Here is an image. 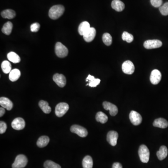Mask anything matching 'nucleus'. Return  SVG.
Segmentation results:
<instances>
[{"instance_id":"obj_32","label":"nucleus","mask_w":168,"mask_h":168,"mask_svg":"<svg viewBox=\"0 0 168 168\" xmlns=\"http://www.w3.org/2000/svg\"><path fill=\"white\" fill-rule=\"evenodd\" d=\"M44 168H61V166L52 161L48 160L44 163Z\"/></svg>"},{"instance_id":"obj_20","label":"nucleus","mask_w":168,"mask_h":168,"mask_svg":"<svg viewBox=\"0 0 168 168\" xmlns=\"http://www.w3.org/2000/svg\"><path fill=\"white\" fill-rule=\"evenodd\" d=\"M157 157L159 160L162 161L166 158L168 155V149L165 146H162L157 153Z\"/></svg>"},{"instance_id":"obj_34","label":"nucleus","mask_w":168,"mask_h":168,"mask_svg":"<svg viewBox=\"0 0 168 168\" xmlns=\"http://www.w3.org/2000/svg\"><path fill=\"white\" fill-rule=\"evenodd\" d=\"M101 80L99 79H94L91 81H89V86L92 87H96L100 83Z\"/></svg>"},{"instance_id":"obj_7","label":"nucleus","mask_w":168,"mask_h":168,"mask_svg":"<svg viewBox=\"0 0 168 168\" xmlns=\"http://www.w3.org/2000/svg\"><path fill=\"white\" fill-rule=\"evenodd\" d=\"M162 43L159 40H148L144 43V47L147 49L158 48L162 46Z\"/></svg>"},{"instance_id":"obj_3","label":"nucleus","mask_w":168,"mask_h":168,"mask_svg":"<svg viewBox=\"0 0 168 168\" xmlns=\"http://www.w3.org/2000/svg\"><path fill=\"white\" fill-rule=\"evenodd\" d=\"M28 163V159L24 155H19L16 157L15 162L13 164L12 168H24Z\"/></svg>"},{"instance_id":"obj_16","label":"nucleus","mask_w":168,"mask_h":168,"mask_svg":"<svg viewBox=\"0 0 168 168\" xmlns=\"http://www.w3.org/2000/svg\"><path fill=\"white\" fill-rule=\"evenodd\" d=\"M0 105L2 107L6 108L8 111L11 110L13 107L12 102L6 97H1Z\"/></svg>"},{"instance_id":"obj_39","label":"nucleus","mask_w":168,"mask_h":168,"mask_svg":"<svg viewBox=\"0 0 168 168\" xmlns=\"http://www.w3.org/2000/svg\"><path fill=\"white\" fill-rule=\"evenodd\" d=\"M5 113V110L4 107H1L0 108V117H2L4 114Z\"/></svg>"},{"instance_id":"obj_14","label":"nucleus","mask_w":168,"mask_h":168,"mask_svg":"<svg viewBox=\"0 0 168 168\" xmlns=\"http://www.w3.org/2000/svg\"><path fill=\"white\" fill-rule=\"evenodd\" d=\"M161 79L162 74L160 71L157 69L153 70L150 76V80L151 83L153 85H157L160 82Z\"/></svg>"},{"instance_id":"obj_11","label":"nucleus","mask_w":168,"mask_h":168,"mask_svg":"<svg viewBox=\"0 0 168 168\" xmlns=\"http://www.w3.org/2000/svg\"><path fill=\"white\" fill-rule=\"evenodd\" d=\"M103 106L106 110H109L110 114L111 116H115L117 114L118 109L117 107L114 104L109 102H104L103 103Z\"/></svg>"},{"instance_id":"obj_26","label":"nucleus","mask_w":168,"mask_h":168,"mask_svg":"<svg viewBox=\"0 0 168 168\" xmlns=\"http://www.w3.org/2000/svg\"><path fill=\"white\" fill-rule=\"evenodd\" d=\"M39 106L45 114H49L51 113V109L49 106L48 103L44 101H40L39 102Z\"/></svg>"},{"instance_id":"obj_19","label":"nucleus","mask_w":168,"mask_h":168,"mask_svg":"<svg viewBox=\"0 0 168 168\" xmlns=\"http://www.w3.org/2000/svg\"><path fill=\"white\" fill-rule=\"evenodd\" d=\"M90 28V25L88 21H83L82 23L79 24L78 28L79 33L81 36H84Z\"/></svg>"},{"instance_id":"obj_28","label":"nucleus","mask_w":168,"mask_h":168,"mask_svg":"<svg viewBox=\"0 0 168 168\" xmlns=\"http://www.w3.org/2000/svg\"><path fill=\"white\" fill-rule=\"evenodd\" d=\"M96 120L102 124L106 123L108 121V117L106 114L102 112H99L96 115Z\"/></svg>"},{"instance_id":"obj_2","label":"nucleus","mask_w":168,"mask_h":168,"mask_svg":"<svg viewBox=\"0 0 168 168\" xmlns=\"http://www.w3.org/2000/svg\"><path fill=\"white\" fill-rule=\"evenodd\" d=\"M138 154L140 160L143 163H147L149 159L150 153L148 147L145 145H142L139 147Z\"/></svg>"},{"instance_id":"obj_40","label":"nucleus","mask_w":168,"mask_h":168,"mask_svg":"<svg viewBox=\"0 0 168 168\" xmlns=\"http://www.w3.org/2000/svg\"><path fill=\"white\" fill-rule=\"evenodd\" d=\"M94 79H95L94 76H91V75H89L88 76V77L87 78V79H86V81L88 82V81H91L92 80H93Z\"/></svg>"},{"instance_id":"obj_31","label":"nucleus","mask_w":168,"mask_h":168,"mask_svg":"<svg viewBox=\"0 0 168 168\" xmlns=\"http://www.w3.org/2000/svg\"><path fill=\"white\" fill-rule=\"evenodd\" d=\"M122 39L123 41H125L127 42L130 43L133 41L134 36L132 34L128 33V32H123L122 35Z\"/></svg>"},{"instance_id":"obj_15","label":"nucleus","mask_w":168,"mask_h":168,"mask_svg":"<svg viewBox=\"0 0 168 168\" xmlns=\"http://www.w3.org/2000/svg\"><path fill=\"white\" fill-rule=\"evenodd\" d=\"M96 31L94 28L91 27L89 30L83 36L84 39L87 42H91L93 41L96 36Z\"/></svg>"},{"instance_id":"obj_35","label":"nucleus","mask_w":168,"mask_h":168,"mask_svg":"<svg viewBox=\"0 0 168 168\" xmlns=\"http://www.w3.org/2000/svg\"><path fill=\"white\" fill-rule=\"evenodd\" d=\"M40 27V25L39 23H35L32 24L31 26V31L33 32H36L39 31Z\"/></svg>"},{"instance_id":"obj_8","label":"nucleus","mask_w":168,"mask_h":168,"mask_svg":"<svg viewBox=\"0 0 168 168\" xmlns=\"http://www.w3.org/2000/svg\"><path fill=\"white\" fill-rule=\"evenodd\" d=\"M134 64L129 60L125 61L122 65V70L124 73L127 74L131 75L134 72Z\"/></svg>"},{"instance_id":"obj_4","label":"nucleus","mask_w":168,"mask_h":168,"mask_svg":"<svg viewBox=\"0 0 168 168\" xmlns=\"http://www.w3.org/2000/svg\"><path fill=\"white\" fill-rule=\"evenodd\" d=\"M55 51L56 56L59 58H64L68 54V50L66 47L65 46L60 42L56 43Z\"/></svg>"},{"instance_id":"obj_5","label":"nucleus","mask_w":168,"mask_h":168,"mask_svg":"<svg viewBox=\"0 0 168 168\" xmlns=\"http://www.w3.org/2000/svg\"><path fill=\"white\" fill-rule=\"evenodd\" d=\"M69 109V105H68L66 103H60L56 107V115L59 117H61L66 114Z\"/></svg>"},{"instance_id":"obj_6","label":"nucleus","mask_w":168,"mask_h":168,"mask_svg":"<svg viewBox=\"0 0 168 168\" xmlns=\"http://www.w3.org/2000/svg\"><path fill=\"white\" fill-rule=\"evenodd\" d=\"M70 130L72 133L76 134L81 137H85L88 134L87 130L83 127L78 125H74L71 127Z\"/></svg>"},{"instance_id":"obj_29","label":"nucleus","mask_w":168,"mask_h":168,"mask_svg":"<svg viewBox=\"0 0 168 168\" xmlns=\"http://www.w3.org/2000/svg\"><path fill=\"white\" fill-rule=\"evenodd\" d=\"M2 71L4 74H9L11 71V65L8 61H3L1 65Z\"/></svg>"},{"instance_id":"obj_37","label":"nucleus","mask_w":168,"mask_h":168,"mask_svg":"<svg viewBox=\"0 0 168 168\" xmlns=\"http://www.w3.org/2000/svg\"><path fill=\"white\" fill-rule=\"evenodd\" d=\"M7 124L5 122L2 121L0 122V133L1 134L4 133L7 129Z\"/></svg>"},{"instance_id":"obj_38","label":"nucleus","mask_w":168,"mask_h":168,"mask_svg":"<svg viewBox=\"0 0 168 168\" xmlns=\"http://www.w3.org/2000/svg\"><path fill=\"white\" fill-rule=\"evenodd\" d=\"M112 168H122V166L119 162H114L113 164Z\"/></svg>"},{"instance_id":"obj_18","label":"nucleus","mask_w":168,"mask_h":168,"mask_svg":"<svg viewBox=\"0 0 168 168\" xmlns=\"http://www.w3.org/2000/svg\"><path fill=\"white\" fill-rule=\"evenodd\" d=\"M111 6L113 9L116 11L121 12L123 11L125 8V4L120 0H114L111 4Z\"/></svg>"},{"instance_id":"obj_12","label":"nucleus","mask_w":168,"mask_h":168,"mask_svg":"<svg viewBox=\"0 0 168 168\" xmlns=\"http://www.w3.org/2000/svg\"><path fill=\"white\" fill-rule=\"evenodd\" d=\"M53 80L56 85L60 87H64L66 84V77L62 74H56L53 77Z\"/></svg>"},{"instance_id":"obj_1","label":"nucleus","mask_w":168,"mask_h":168,"mask_svg":"<svg viewBox=\"0 0 168 168\" xmlns=\"http://www.w3.org/2000/svg\"><path fill=\"white\" fill-rule=\"evenodd\" d=\"M64 11V7L62 5L52 6L49 12V16L51 19L56 20L62 16Z\"/></svg>"},{"instance_id":"obj_17","label":"nucleus","mask_w":168,"mask_h":168,"mask_svg":"<svg viewBox=\"0 0 168 168\" xmlns=\"http://www.w3.org/2000/svg\"><path fill=\"white\" fill-rule=\"evenodd\" d=\"M154 126L157 128L165 129L168 126V122L164 119L159 118L157 119L153 123Z\"/></svg>"},{"instance_id":"obj_25","label":"nucleus","mask_w":168,"mask_h":168,"mask_svg":"<svg viewBox=\"0 0 168 168\" xmlns=\"http://www.w3.org/2000/svg\"><path fill=\"white\" fill-rule=\"evenodd\" d=\"M8 59L13 63H18L21 61L20 56L14 52H10L7 55Z\"/></svg>"},{"instance_id":"obj_21","label":"nucleus","mask_w":168,"mask_h":168,"mask_svg":"<svg viewBox=\"0 0 168 168\" xmlns=\"http://www.w3.org/2000/svg\"><path fill=\"white\" fill-rule=\"evenodd\" d=\"M16 16V12L12 9H6L1 12V16L3 18H7L9 19H12L14 18Z\"/></svg>"},{"instance_id":"obj_10","label":"nucleus","mask_w":168,"mask_h":168,"mask_svg":"<svg viewBox=\"0 0 168 168\" xmlns=\"http://www.w3.org/2000/svg\"><path fill=\"white\" fill-rule=\"evenodd\" d=\"M11 126L14 129L20 130L23 129L25 127V122L21 118H16L12 122Z\"/></svg>"},{"instance_id":"obj_30","label":"nucleus","mask_w":168,"mask_h":168,"mask_svg":"<svg viewBox=\"0 0 168 168\" xmlns=\"http://www.w3.org/2000/svg\"><path fill=\"white\" fill-rule=\"evenodd\" d=\"M103 43L107 46H110L112 43V37L110 34L108 33H105L102 36Z\"/></svg>"},{"instance_id":"obj_36","label":"nucleus","mask_w":168,"mask_h":168,"mask_svg":"<svg viewBox=\"0 0 168 168\" xmlns=\"http://www.w3.org/2000/svg\"><path fill=\"white\" fill-rule=\"evenodd\" d=\"M150 2L153 6L156 8L160 7L162 4V0H150Z\"/></svg>"},{"instance_id":"obj_22","label":"nucleus","mask_w":168,"mask_h":168,"mask_svg":"<svg viewBox=\"0 0 168 168\" xmlns=\"http://www.w3.org/2000/svg\"><path fill=\"white\" fill-rule=\"evenodd\" d=\"M21 76V72L19 70L14 69L9 72V79L10 81L15 82L19 79Z\"/></svg>"},{"instance_id":"obj_33","label":"nucleus","mask_w":168,"mask_h":168,"mask_svg":"<svg viewBox=\"0 0 168 168\" xmlns=\"http://www.w3.org/2000/svg\"><path fill=\"white\" fill-rule=\"evenodd\" d=\"M159 10L163 16L168 15V2H166L163 5L159 7Z\"/></svg>"},{"instance_id":"obj_9","label":"nucleus","mask_w":168,"mask_h":168,"mask_svg":"<svg viewBox=\"0 0 168 168\" xmlns=\"http://www.w3.org/2000/svg\"><path fill=\"white\" fill-rule=\"evenodd\" d=\"M129 119L131 123L135 126L139 125L142 120L141 114L135 111H131L129 114Z\"/></svg>"},{"instance_id":"obj_27","label":"nucleus","mask_w":168,"mask_h":168,"mask_svg":"<svg viewBox=\"0 0 168 168\" xmlns=\"http://www.w3.org/2000/svg\"><path fill=\"white\" fill-rule=\"evenodd\" d=\"M12 29V23L10 21H8L4 24L3 27H2V29H1V31L5 35H9L11 33Z\"/></svg>"},{"instance_id":"obj_13","label":"nucleus","mask_w":168,"mask_h":168,"mask_svg":"<svg viewBox=\"0 0 168 168\" xmlns=\"http://www.w3.org/2000/svg\"><path fill=\"white\" fill-rule=\"evenodd\" d=\"M118 136L117 132L115 131H110L107 134V140L111 145L115 146L117 144Z\"/></svg>"},{"instance_id":"obj_23","label":"nucleus","mask_w":168,"mask_h":168,"mask_svg":"<svg viewBox=\"0 0 168 168\" xmlns=\"http://www.w3.org/2000/svg\"><path fill=\"white\" fill-rule=\"evenodd\" d=\"M50 142V139L47 136H42L38 139L36 144L39 148H44Z\"/></svg>"},{"instance_id":"obj_24","label":"nucleus","mask_w":168,"mask_h":168,"mask_svg":"<svg viewBox=\"0 0 168 168\" xmlns=\"http://www.w3.org/2000/svg\"><path fill=\"white\" fill-rule=\"evenodd\" d=\"M82 166L83 168H93V159L90 156H87L84 158Z\"/></svg>"}]
</instances>
